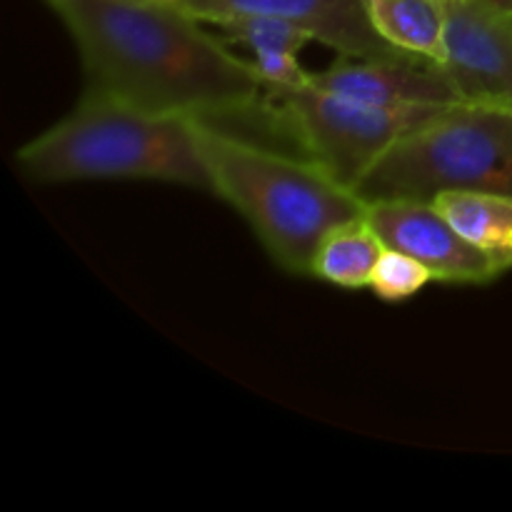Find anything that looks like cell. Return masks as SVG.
Instances as JSON below:
<instances>
[{
	"label": "cell",
	"mask_w": 512,
	"mask_h": 512,
	"mask_svg": "<svg viewBox=\"0 0 512 512\" xmlns=\"http://www.w3.org/2000/svg\"><path fill=\"white\" fill-rule=\"evenodd\" d=\"M313 85L378 108H443L463 103L443 63L423 55L345 58L313 73Z\"/></svg>",
	"instance_id": "ba28073f"
},
{
	"label": "cell",
	"mask_w": 512,
	"mask_h": 512,
	"mask_svg": "<svg viewBox=\"0 0 512 512\" xmlns=\"http://www.w3.org/2000/svg\"><path fill=\"white\" fill-rule=\"evenodd\" d=\"M433 203L470 243L493 255L505 273L512 270V193L450 190Z\"/></svg>",
	"instance_id": "30bf717a"
},
{
	"label": "cell",
	"mask_w": 512,
	"mask_h": 512,
	"mask_svg": "<svg viewBox=\"0 0 512 512\" xmlns=\"http://www.w3.org/2000/svg\"><path fill=\"white\" fill-rule=\"evenodd\" d=\"M263 105L268 118L298 140L305 158L350 190L400 135L448 108H378L313 83L265 88Z\"/></svg>",
	"instance_id": "5b68a950"
},
{
	"label": "cell",
	"mask_w": 512,
	"mask_h": 512,
	"mask_svg": "<svg viewBox=\"0 0 512 512\" xmlns=\"http://www.w3.org/2000/svg\"><path fill=\"white\" fill-rule=\"evenodd\" d=\"M78 45L85 90L165 115L215 120L260 108L245 58L173 0H48Z\"/></svg>",
	"instance_id": "6da1fadb"
},
{
	"label": "cell",
	"mask_w": 512,
	"mask_h": 512,
	"mask_svg": "<svg viewBox=\"0 0 512 512\" xmlns=\"http://www.w3.org/2000/svg\"><path fill=\"white\" fill-rule=\"evenodd\" d=\"M430 280H433V273H430L420 260H415L413 255L385 248L378 265H375L368 288L373 290L380 300L400 303V300H408L413 298V295H418Z\"/></svg>",
	"instance_id": "5bb4252c"
},
{
	"label": "cell",
	"mask_w": 512,
	"mask_h": 512,
	"mask_svg": "<svg viewBox=\"0 0 512 512\" xmlns=\"http://www.w3.org/2000/svg\"><path fill=\"white\" fill-rule=\"evenodd\" d=\"M383 253L385 243L363 215L325 235L315 253L313 275L338 288H368Z\"/></svg>",
	"instance_id": "7c38bea8"
},
{
	"label": "cell",
	"mask_w": 512,
	"mask_h": 512,
	"mask_svg": "<svg viewBox=\"0 0 512 512\" xmlns=\"http://www.w3.org/2000/svg\"><path fill=\"white\" fill-rule=\"evenodd\" d=\"M365 218L385 248L413 255L433 280L455 285H485L505 273L493 255L470 243L433 200H378Z\"/></svg>",
	"instance_id": "52a82bcc"
},
{
	"label": "cell",
	"mask_w": 512,
	"mask_h": 512,
	"mask_svg": "<svg viewBox=\"0 0 512 512\" xmlns=\"http://www.w3.org/2000/svg\"><path fill=\"white\" fill-rule=\"evenodd\" d=\"M18 163L40 183L155 180L213 193L198 118L153 113L93 90L53 128L28 140Z\"/></svg>",
	"instance_id": "3957f363"
},
{
	"label": "cell",
	"mask_w": 512,
	"mask_h": 512,
	"mask_svg": "<svg viewBox=\"0 0 512 512\" xmlns=\"http://www.w3.org/2000/svg\"><path fill=\"white\" fill-rule=\"evenodd\" d=\"M185 13L208 23L235 13L275 15L308 30L313 40L338 50L340 58L400 55L373 28L363 0H175Z\"/></svg>",
	"instance_id": "9c48e42d"
},
{
	"label": "cell",
	"mask_w": 512,
	"mask_h": 512,
	"mask_svg": "<svg viewBox=\"0 0 512 512\" xmlns=\"http://www.w3.org/2000/svg\"><path fill=\"white\" fill-rule=\"evenodd\" d=\"M198 143L213 193L238 210L270 258L295 275H313L325 235L368 210L355 190L310 158L275 153L203 118Z\"/></svg>",
	"instance_id": "7a4b0ae2"
},
{
	"label": "cell",
	"mask_w": 512,
	"mask_h": 512,
	"mask_svg": "<svg viewBox=\"0 0 512 512\" xmlns=\"http://www.w3.org/2000/svg\"><path fill=\"white\" fill-rule=\"evenodd\" d=\"M365 205L450 190L512 193V110L455 103L400 135L355 185Z\"/></svg>",
	"instance_id": "277c9868"
},
{
	"label": "cell",
	"mask_w": 512,
	"mask_h": 512,
	"mask_svg": "<svg viewBox=\"0 0 512 512\" xmlns=\"http://www.w3.org/2000/svg\"><path fill=\"white\" fill-rule=\"evenodd\" d=\"M380 38L395 50L443 63L445 0H363Z\"/></svg>",
	"instance_id": "8fae6325"
},
{
	"label": "cell",
	"mask_w": 512,
	"mask_h": 512,
	"mask_svg": "<svg viewBox=\"0 0 512 512\" xmlns=\"http://www.w3.org/2000/svg\"><path fill=\"white\" fill-rule=\"evenodd\" d=\"M443 68L468 103L512 110V0H445Z\"/></svg>",
	"instance_id": "8992f818"
},
{
	"label": "cell",
	"mask_w": 512,
	"mask_h": 512,
	"mask_svg": "<svg viewBox=\"0 0 512 512\" xmlns=\"http://www.w3.org/2000/svg\"><path fill=\"white\" fill-rule=\"evenodd\" d=\"M248 63L265 88H298L313 80V73L298 63L295 53H255Z\"/></svg>",
	"instance_id": "9a60e30c"
},
{
	"label": "cell",
	"mask_w": 512,
	"mask_h": 512,
	"mask_svg": "<svg viewBox=\"0 0 512 512\" xmlns=\"http://www.w3.org/2000/svg\"><path fill=\"white\" fill-rule=\"evenodd\" d=\"M173 3H175V0H173Z\"/></svg>",
	"instance_id": "2e32d148"
},
{
	"label": "cell",
	"mask_w": 512,
	"mask_h": 512,
	"mask_svg": "<svg viewBox=\"0 0 512 512\" xmlns=\"http://www.w3.org/2000/svg\"><path fill=\"white\" fill-rule=\"evenodd\" d=\"M210 25L220 30L228 43L240 45L250 53H298L300 48L313 40L308 30L288 23L275 15L260 13H235L223 18L208 20Z\"/></svg>",
	"instance_id": "4fadbf2b"
}]
</instances>
